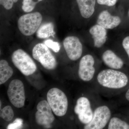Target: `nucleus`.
Instances as JSON below:
<instances>
[{
    "mask_svg": "<svg viewBox=\"0 0 129 129\" xmlns=\"http://www.w3.org/2000/svg\"><path fill=\"white\" fill-rule=\"evenodd\" d=\"M98 82L101 86L112 89H118L125 87L128 79L123 72L109 69L99 72L97 76Z\"/></svg>",
    "mask_w": 129,
    "mask_h": 129,
    "instance_id": "f257e3e1",
    "label": "nucleus"
},
{
    "mask_svg": "<svg viewBox=\"0 0 129 129\" xmlns=\"http://www.w3.org/2000/svg\"><path fill=\"white\" fill-rule=\"evenodd\" d=\"M63 45L70 60L76 61L82 55L83 46L78 37L74 36H68L63 40Z\"/></svg>",
    "mask_w": 129,
    "mask_h": 129,
    "instance_id": "9b49d317",
    "label": "nucleus"
},
{
    "mask_svg": "<svg viewBox=\"0 0 129 129\" xmlns=\"http://www.w3.org/2000/svg\"><path fill=\"white\" fill-rule=\"evenodd\" d=\"M37 111L35 114L36 123L41 125L48 127L55 120V118L52 113V110L47 101L40 102L37 106Z\"/></svg>",
    "mask_w": 129,
    "mask_h": 129,
    "instance_id": "9d476101",
    "label": "nucleus"
},
{
    "mask_svg": "<svg viewBox=\"0 0 129 129\" xmlns=\"http://www.w3.org/2000/svg\"><path fill=\"white\" fill-rule=\"evenodd\" d=\"M55 34L54 25L51 22L43 24L37 31V36L39 39H47L50 36H53Z\"/></svg>",
    "mask_w": 129,
    "mask_h": 129,
    "instance_id": "f3484780",
    "label": "nucleus"
},
{
    "mask_svg": "<svg viewBox=\"0 0 129 129\" xmlns=\"http://www.w3.org/2000/svg\"><path fill=\"white\" fill-rule=\"evenodd\" d=\"M23 124V121L21 119L17 118L14 122L9 124L7 126V129H17L22 128Z\"/></svg>",
    "mask_w": 129,
    "mask_h": 129,
    "instance_id": "4be33fe9",
    "label": "nucleus"
},
{
    "mask_svg": "<svg viewBox=\"0 0 129 129\" xmlns=\"http://www.w3.org/2000/svg\"><path fill=\"white\" fill-rule=\"evenodd\" d=\"M108 129H129V124L117 117L111 118L108 123Z\"/></svg>",
    "mask_w": 129,
    "mask_h": 129,
    "instance_id": "a211bd4d",
    "label": "nucleus"
},
{
    "mask_svg": "<svg viewBox=\"0 0 129 129\" xmlns=\"http://www.w3.org/2000/svg\"><path fill=\"white\" fill-rule=\"evenodd\" d=\"M122 46L128 55L129 58V36L125 37L123 40Z\"/></svg>",
    "mask_w": 129,
    "mask_h": 129,
    "instance_id": "393cba45",
    "label": "nucleus"
},
{
    "mask_svg": "<svg viewBox=\"0 0 129 129\" xmlns=\"http://www.w3.org/2000/svg\"><path fill=\"white\" fill-rule=\"evenodd\" d=\"M94 63V59L91 55H85L81 58L79 64L78 74L81 80L88 82L92 79L95 72Z\"/></svg>",
    "mask_w": 129,
    "mask_h": 129,
    "instance_id": "1a4fd4ad",
    "label": "nucleus"
},
{
    "mask_svg": "<svg viewBox=\"0 0 129 129\" xmlns=\"http://www.w3.org/2000/svg\"><path fill=\"white\" fill-rule=\"evenodd\" d=\"M13 71L9 66L7 61L2 60L0 61V84L6 83L13 74Z\"/></svg>",
    "mask_w": 129,
    "mask_h": 129,
    "instance_id": "dca6fc26",
    "label": "nucleus"
},
{
    "mask_svg": "<svg viewBox=\"0 0 129 129\" xmlns=\"http://www.w3.org/2000/svg\"><path fill=\"white\" fill-rule=\"evenodd\" d=\"M43 1V0H38V2H40L41 1Z\"/></svg>",
    "mask_w": 129,
    "mask_h": 129,
    "instance_id": "c85d7f7f",
    "label": "nucleus"
},
{
    "mask_svg": "<svg viewBox=\"0 0 129 129\" xmlns=\"http://www.w3.org/2000/svg\"><path fill=\"white\" fill-rule=\"evenodd\" d=\"M79 120L84 125L88 124L92 120L94 112L89 99L85 96L80 97L76 101L74 109Z\"/></svg>",
    "mask_w": 129,
    "mask_h": 129,
    "instance_id": "6e6552de",
    "label": "nucleus"
},
{
    "mask_svg": "<svg viewBox=\"0 0 129 129\" xmlns=\"http://www.w3.org/2000/svg\"><path fill=\"white\" fill-rule=\"evenodd\" d=\"M121 20L118 16L111 15L107 11H103L99 14L97 20V24L106 29H113L120 24Z\"/></svg>",
    "mask_w": 129,
    "mask_h": 129,
    "instance_id": "f8f14e48",
    "label": "nucleus"
},
{
    "mask_svg": "<svg viewBox=\"0 0 129 129\" xmlns=\"http://www.w3.org/2000/svg\"><path fill=\"white\" fill-rule=\"evenodd\" d=\"M111 117V109L106 105L99 106L94 111L92 120L85 125V129H102L109 122Z\"/></svg>",
    "mask_w": 129,
    "mask_h": 129,
    "instance_id": "423d86ee",
    "label": "nucleus"
},
{
    "mask_svg": "<svg viewBox=\"0 0 129 129\" xmlns=\"http://www.w3.org/2000/svg\"><path fill=\"white\" fill-rule=\"evenodd\" d=\"M14 3H16L18 1V0H14Z\"/></svg>",
    "mask_w": 129,
    "mask_h": 129,
    "instance_id": "cd10ccee",
    "label": "nucleus"
},
{
    "mask_svg": "<svg viewBox=\"0 0 129 129\" xmlns=\"http://www.w3.org/2000/svg\"><path fill=\"white\" fill-rule=\"evenodd\" d=\"M37 3L32 0H23L22 9L25 12H30L34 10Z\"/></svg>",
    "mask_w": 129,
    "mask_h": 129,
    "instance_id": "aec40b11",
    "label": "nucleus"
},
{
    "mask_svg": "<svg viewBox=\"0 0 129 129\" xmlns=\"http://www.w3.org/2000/svg\"><path fill=\"white\" fill-rule=\"evenodd\" d=\"M47 102L56 116L62 117L68 111V101L66 95L57 88H52L47 95Z\"/></svg>",
    "mask_w": 129,
    "mask_h": 129,
    "instance_id": "f03ea898",
    "label": "nucleus"
},
{
    "mask_svg": "<svg viewBox=\"0 0 129 129\" xmlns=\"http://www.w3.org/2000/svg\"><path fill=\"white\" fill-rule=\"evenodd\" d=\"M102 58L104 64L111 69H120L124 65L122 59L111 50L105 51L103 54Z\"/></svg>",
    "mask_w": 129,
    "mask_h": 129,
    "instance_id": "4468645a",
    "label": "nucleus"
},
{
    "mask_svg": "<svg viewBox=\"0 0 129 129\" xmlns=\"http://www.w3.org/2000/svg\"><path fill=\"white\" fill-rule=\"evenodd\" d=\"M44 44L56 53H57L60 51V45L57 42L53 41L51 40H47L45 41Z\"/></svg>",
    "mask_w": 129,
    "mask_h": 129,
    "instance_id": "412c9836",
    "label": "nucleus"
},
{
    "mask_svg": "<svg viewBox=\"0 0 129 129\" xmlns=\"http://www.w3.org/2000/svg\"><path fill=\"white\" fill-rule=\"evenodd\" d=\"M89 33L94 40L95 47L101 48L106 43L107 39V31L102 26L98 24L93 25L90 29Z\"/></svg>",
    "mask_w": 129,
    "mask_h": 129,
    "instance_id": "ddd939ff",
    "label": "nucleus"
},
{
    "mask_svg": "<svg viewBox=\"0 0 129 129\" xmlns=\"http://www.w3.org/2000/svg\"><path fill=\"white\" fill-rule=\"evenodd\" d=\"M1 102H0V108H1V105H2V104H1Z\"/></svg>",
    "mask_w": 129,
    "mask_h": 129,
    "instance_id": "bb28decb",
    "label": "nucleus"
},
{
    "mask_svg": "<svg viewBox=\"0 0 129 129\" xmlns=\"http://www.w3.org/2000/svg\"><path fill=\"white\" fill-rule=\"evenodd\" d=\"M32 53L34 58L46 69L51 70L56 67L55 57L45 44L39 43L36 45L32 50Z\"/></svg>",
    "mask_w": 129,
    "mask_h": 129,
    "instance_id": "39448f33",
    "label": "nucleus"
},
{
    "mask_svg": "<svg viewBox=\"0 0 129 129\" xmlns=\"http://www.w3.org/2000/svg\"><path fill=\"white\" fill-rule=\"evenodd\" d=\"M42 20V16L38 12L24 14L18 21L19 29L24 35L30 36L38 30Z\"/></svg>",
    "mask_w": 129,
    "mask_h": 129,
    "instance_id": "7ed1b4c3",
    "label": "nucleus"
},
{
    "mask_svg": "<svg viewBox=\"0 0 129 129\" xmlns=\"http://www.w3.org/2000/svg\"><path fill=\"white\" fill-rule=\"evenodd\" d=\"M12 61L16 67L25 76H29L37 70V66L29 55L22 49H18L13 53Z\"/></svg>",
    "mask_w": 129,
    "mask_h": 129,
    "instance_id": "20e7f679",
    "label": "nucleus"
},
{
    "mask_svg": "<svg viewBox=\"0 0 129 129\" xmlns=\"http://www.w3.org/2000/svg\"><path fill=\"white\" fill-rule=\"evenodd\" d=\"M14 3V0H0L1 5L7 10L11 9Z\"/></svg>",
    "mask_w": 129,
    "mask_h": 129,
    "instance_id": "5701e85b",
    "label": "nucleus"
},
{
    "mask_svg": "<svg viewBox=\"0 0 129 129\" xmlns=\"http://www.w3.org/2000/svg\"><path fill=\"white\" fill-rule=\"evenodd\" d=\"M0 116L5 121L9 122L13 119L14 113L12 108L10 106L5 107L2 109H1Z\"/></svg>",
    "mask_w": 129,
    "mask_h": 129,
    "instance_id": "6ab92c4d",
    "label": "nucleus"
},
{
    "mask_svg": "<svg viewBox=\"0 0 129 129\" xmlns=\"http://www.w3.org/2000/svg\"><path fill=\"white\" fill-rule=\"evenodd\" d=\"M128 16H129V11H128Z\"/></svg>",
    "mask_w": 129,
    "mask_h": 129,
    "instance_id": "c756f323",
    "label": "nucleus"
},
{
    "mask_svg": "<svg viewBox=\"0 0 129 129\" xmlns=\"http://www.w3.org/2000/svg\"><path fill=\"white\" fill-rule=\"evenodd\" d=\"M7 95L10 102L16 108H21L24 106L25 91L21 81L14 79L11 81L8 89Z\"/></svg>",
    "mask_w": 129,
    "mask_h": 129,
    "instance_id": "0eeeda50",
    "label": "nucleus"
},
{
    "mask_svg": "<svg viewBox=\"0 0 129 129\" xmlns=\"http://www.w3.org/2000/svg\"><path fill=\"white\" fill-rule=\"evenodd\" d=\"M125 98H126V99L129 101V89L127 90L126 94H125Z\"/></svg>",
    "mask_w": 129,
    "mask_h": 129,
    "instance_id": "a878e982",
    "label": "nucleus"
},
{
    "mask_svg": "<svg viewBox=\"0 0 129 129\" xmlns=\"http://www.w3.org/2000/svg\"><path fill=\"white\" fill-rule=\"evenodd\" d=\"M76 2L83 18H88L92 16L95 11L96 0H76Z\"/></svg>",
    "mask_w": 129,
    "mask_h": 129,
    "instance_id": "2eb2a0df",
    "label": "nucleus"
},
{
    "mask_svg": "<svg viewBox=\"0 0 129 129\" xmlns=\"http://www.w3.org/2000/svg\"><path fill=\"white\" fill-rule=\"evenodd\" d=\"M117 2V0H97V2L99 5H105L109 7L114 6Z\"/></svg>",
    "mask_w": 129,
    "mask_h": 129,
    "instance_id": "b1692460",
    "label": "nucleus"
}]
</instances>
